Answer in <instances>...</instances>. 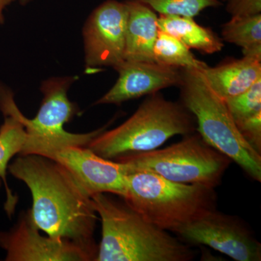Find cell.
<instances>
[{
	"instance_id": "cell-1",
	"label": "cell",
	"mask_w": 261,
	"mask_h": 261,
	"mask_svg": "<svg viewBox=\"0 0 261 261\" xmlns=\"http://www.w3.org/2000/svg\"><path fill=\"white\" fill-rule=\"evenodd\" d=\"M10 173L32 192L34 224L48 236L66 239L97 255V214L92 196L61 163L39 154H20Z\"/></svg>"
},
{
	"instance_id": "cell-2",
	"label": "cell",
	"mask_w": 261,
	"mask_h": 261,
	"mask_svg": "<svg viewBox=\"0 0 261 261\" xmlns=\"http://www.w3.org/2000/svg\"><path fill=\"white\" fill-rule=\"evenodd\" d=\"M102 222L97 261H190L189 245L147 222L126 202L106 193L92 195Z\"/></svg>"
},
{
	"instance_id": "cell-3",
	"label": "cell",
	"mask_w": 261,
	"mask_h": 261,
	"mask_svg": "<svg viewBox=\"0 0 261 261\" xmlns=\"http://www.w3.org/2000/svg\"><path fill=\"white\" fill-rule=\"evenodd\" d=\"M215 188L176 183L142 170H130L123 200L147 222L174 233L216 209Z\"/></svg>"
},
{
	"instance_id": "cell-4",
	"label": "cell",
	"mask_w": 261,
	"mask_h": 261,
	"mask_svg": "<svg viewBox=\"0 0 261 261\" xmlns=\"http://www.w3.org/2000/svg\"><path fill=\"white\" fill-rule=\"evenodd\" d=\"M195 129L192 113L158 92L149 95L124 123L103 130L87 147L104 159L115 160L154 150L174 136L190 135Z\"/></svg>"
},
{
	"instance_id": "cell-5",
	"label": "cell",
	"mask_w": 261,
	"mask_h": 261,
	"mask_svg": "<svg viewBox=\"0 0 261 261\" xmlns=\"http://www.w3.org/2000/svg\"><path fill=\"white\" fill-rule=\"evenodd\" d=\"M181 104L195 117L199 135L249 177L261 182V154L240 133L225 101L209 87L200 70L181 69Z\"/></svg>"
},
{
	"instance_id": "cell-6",
	"label": "cell",
	"mask_w": 261,
	"mask_h": 261,
	"mask_svg": "<svg viewBox=\"0 0 261 261\" xmlns=\"http://www.w3.org/2000/svg\"><path fill=\"white\" fill-rule=\"evenodd\" d=\"M184 137L166 148L126 154L115 160L126 163L129 171H147L176 183L216 188L231 160L206 143L198 133Z\"/></svg>"
},
{
	"instance_id": "cell-7",
	"label": "cell",
	"mask_w": 261,
	"mask_h": 261,
	"mask_svg": "<svg viewBox=\"0 0 261 261\" xmlns=\"http://www.w3.org/2000/svg\"><path fill=\"white\" fill-rule=\"evenodd\" d=\"M74 79L51 78L43 82L41 91L42 105L37 116L29 119L19 112L23 123L27 141L20 154L42 155L51 149L67 145L87 147L108 126L87 134H73L67 132L64 125L76 113L77 108L68 97V90Z\"/></svg>"
},
{
	"instance_id": "cell-8",
	"label": "cell",
	"mask_w": 261,
	"mask_h": 261,
	"mask_svg": "<svg viewBox=\"0 0 261 261\" xmlns=\"http://www.w3.org/2000/svg\"><path fill=\"white\" fill-rule=\"evenodd\" d=\"M174 233L187 245H205L237 261H260L261 245L241 220L215 210Z\"/></svg>"
},
{
	"instance_id": "cell-9",
	"label": "cell",
	"mask_w": 261,
	"mask_h": 261,
	"mask_svg": "<svg viewBox=\"0 0 261 261\" xmlns=\"http://www.w3.org/2000/svg\"><path fill=\"white\" fill-rule=\"evenodd\" d=\"M128 16L126 2L116 0H107L92 12L83 29L87 69H115L125 61Z\"/></svg>"
},
{
	"instance_id": "cell-10",
	"label": "cell",
	"mask_w": 261,
	"mask_h": 261,
	"mask_svg": "<svg viewBox=\"0 0 261 261\" xmlns=\"http://www.w3.org/2000/svg\"><path fill=\"white\" fill-rule=\"evenodd\" d=\"M30 211L20 216L9 231L0 232V247L8 261L95 260L97 255L66 239L43 236Z\"/></svg>"
},
{
	"instance_id": "cell-11",
	"label": "cell",
	"mask_w": 261,
	"mask_h": 261,
	"mask_svg": "<svg viewBox=\"0 0 261 261\" xmlns=\"http://www.w3.org/2000/svg\"><path fill=\"white\" fill-rule=\"evenodd\" d=\"M42 156L63 165L91 196L111 193L123 198L126 195L128 167L125 163L104 159L83 146H63Z\"/></svg>"
},
{
	"instance_id": "cell-12",
	"label": "cell",
	"mask_w": 261,
	"mask_h": 261,
	"mask_svg": "<svg viewBox=\"0 0 261 261\" xmlns=\"http://www.w3.org/2000/svg\"><path fill=\"white\" fill-rule=\"evenodd\" d=\"M115 70L118 73L116 84L94 105H120L178 87L182 79L181 69L151 62L124 61Z\"/></svg>"
},
{
	"instance_id": "cell-13",
	"label": "cell",
	"mask_w": 261,
	"mask_h": 261,
	"mask_svg": "<svg viewBox=\"0 0 261 261\" xmlns=\"http://www.w3.org/2000/svg\"><path fill=\"white\" fill-rule=\"evenodd\" d=\"M204 80L223 100L243 93L261 79V60L243 56L200 70Z\"/></svg>"
},
{
	"instance_id": "cell-14",
	"label": "cell",
	"mask_w": 261,
	"mask_h": 261,
	"mask_svg": "<svg viewBox=\"0 0 261 261\" xmlns=\"http://www.w3.org/2000/svg\"><path fill=\"white\" fill-rule=\"evenodd\" d=\"M128 16L125 61H154L153 48L158 34V15L152 8L135 0H126Z\"/></svg>"
},
{
	"instance_id": "cell-15",
	"label": "cell",
	"mask_w": 261,
	"mask_h": 261,
	"mask_svg": "<svg viewBox=\"0 0 261 261\" xmlns=\"http://www.w3.org/2000/svg\"><path fill=\"white\" fill-rule=\"evenodd\" d=\"M0 108L5 116V121L0 127V185L1 178L8 188V202L5 206L10 215L14 211V197L7 186L5 173L8 163L13 156L21 153L27 141V132L19 118V109L15 105L13 95L9 90L0 85Z\"/></svg>"
},
{
	"instance_id": "cell-16",
	"label": "cell",
	"mask_w": 261,
	"mask_h": 261,
	"mask_svg": "<svg viewBox=\"0 0 261 261\" xmlns=\"http://www.w3.org/2000/svg\"><path fill=\"white\" fill-rule=\"evenodd\" d=\"M158 25L159 30L176 37L189 49H196L203 54L219 53L224 46L222 39L212 29L202 27L194 18L160 15Z\"/></svg>"
},
{
	"instance_id": "cell-17",
	"label": "cell",
	"mask_w": 261,
	"mask_h": 261,
	"mask_svg": "<svg viewBox=\"0 0 261 261\" xmlns=\"http://www.w3.org/2000/svg\"><path fill=\"white\" fill-rule=\"evenodd\" d=\"M222 40L243 49L244 56L261 60V13L233 16L222 25Z\"/></svg>"
},
{
	"instance_id": "cell-18",
	"label": "cell",
	"mask_w": 261,
	"mask_h": 261,
	"mask_svg": "<svg viewBox=\"0 0 261 261\" xmlns=\"http://www.w3.org/2000/svg\"><path fill=\"white\" fill-rule=\"evenodd\" d=\"M154 61L179 69L202 70L208 65L200 61L181 41L159 30L153 48Z\"/></svg>"
},
{
	"instance_id": "cell-19",
	"label": "cell",
	"mask_w": 261,
	"mask_h": 261,
	"mask_svg": "<svg viewBox=\"0 0 261 261\" xmlns=\"http://www.w3.org/2000/svg\"><path fill=\"white\" fill-rule=\"evenodd\" d=\"M152 8L160 15H178L195 18L202 10L217 8L219 0H135Z\"/></svg>"
},
{
	"instance_id": "cell-20",
	"label": "cell",
	"mask_w": 261,
	"mask_h": 261,
	"mask_svg": "<svg viewBox=\"0 0 261 261\" xmlns=\"http://www.w3.org/2000/svg\"><path fill=\"white\" fill-rule=\"evenodd\" d=\"M224 101L236 125L261 113V79L243 93Z\"/></svg>"
},
{
	"instance_id": "cell-21",
	"label": "cell",
	"mask_w": 261,
	"mask_h": 261,
	"mask_svg": "<svg viewBox=\"0 0 261 261\" xmlns=\"http://www.w3.org/2000/svg\"><path fill=\"white\" fill-rule=\"evenodd\" d=\"M231 16H247L261 13V0H223Z\"/></svg>"
},
{
	"instance_id": "cell-22",
	"label": "cell",
	"mask_w": 261,
	"mask_h": 261,
	"mask_svg": "<svg viewBox=\"0 0 261 261\" xmlns=\"http://www.w3.org/2000/svg\"><path fill=\"white\" fill-rule=\"evenodd\" d=\"M13 2H15V0H0V24L4 23V10Z\"/></svg>"
},
{
	"instance_id": "cell-23",
	"label": "cell",
	"mask_w": 261,
	"mask_h": 261,
	"mask_svg": "<svg viewBox=\"0 0 261 261\" xmlns=\"http://www.w3.org/2000/svg\"><path fill=\"white\" fill-rule=\"evenodd\" d=\"M32 1V0H19V2H20V4L22 5H27Z\"/></svg>"
}]
</instances>
